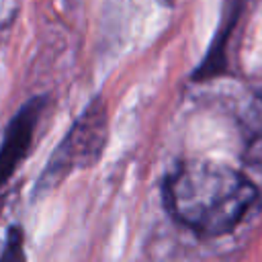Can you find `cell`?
<instances>
[{"label":"cell","instance_id":"6da1fadb","mask_svg":"<svg viewBox=\"0 0 262 262\" xmlns=\"http://www.w3.org/2000/svg\"><path fill=\"white\" fill-rule=\"evenodd\" d=\"M258 199L248 176L217 162L180 164L164 184L168 213L199 235H223L235 229Z\"/></svg>","mask_w":262,"mask_h":262},{"label":"cell","instance_id":"7a4b0ae2","mask_svg":"<svg viewBox=\"0 0 262 262\" xmlns=\"http://www.w3.org/2000/svg\"><path fill=\"white\" fill-rule=\"evenodd\" d=\"M106 123L108 117L102 98L92 100L78 117V121L72 125L70 133L63 137L59 147L49 158L47 168L39 178V186L51 188L57 182H61L72 170L92 166L104 147Z\"/></svg>","mask_w":262,"mask_h":262},{"label":"cell","instance_id":"3957f363","mask_svg":"<svg viewBox=\"0 0 262 262\" xmlns=\"http://www.w3.org/2000/svg\"><path fill=\"white\" fill-rule=\"evenodd\" d=\"M41 111H43V100L33 98L12 117L6 135L0 143V188L6 184V180L14 174V170L27 156L35 137L37 123L41 119Z\"/></svg>","mask_w":262,"mask_h":262},{"label":"cell","instance_id":"277c9868","mask_svg":"<svg viewBox=\"0 0 262 262\" xmlns=\"http://www.w3.org/2000/svg\"><path fill=\"white\" fill-rule=\"evenodd\" d=\"M0 205H2V201H0Z\"/></svg>","mask_w":262,"mask_h":262}]
</instances>
